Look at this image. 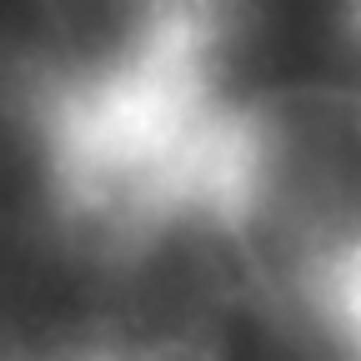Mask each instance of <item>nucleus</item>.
Listing matches in <instances>:
<instances>
[{
    "label": "nucleus",
    "mask_w": 361,
    "mask_h": 361,
    "mask_svg": "<svg viewBox=\"0 0 361 361\" xmlns=\"http://www.w3.org/2000/svg\"><path fill=\"white\" fill-rule=\"evenodd\" d=\"M130 361H221V351L201 336H161V341L141 346Z\"/></svg>",
    "instance_id": "obj_1"
}]
</instances>
